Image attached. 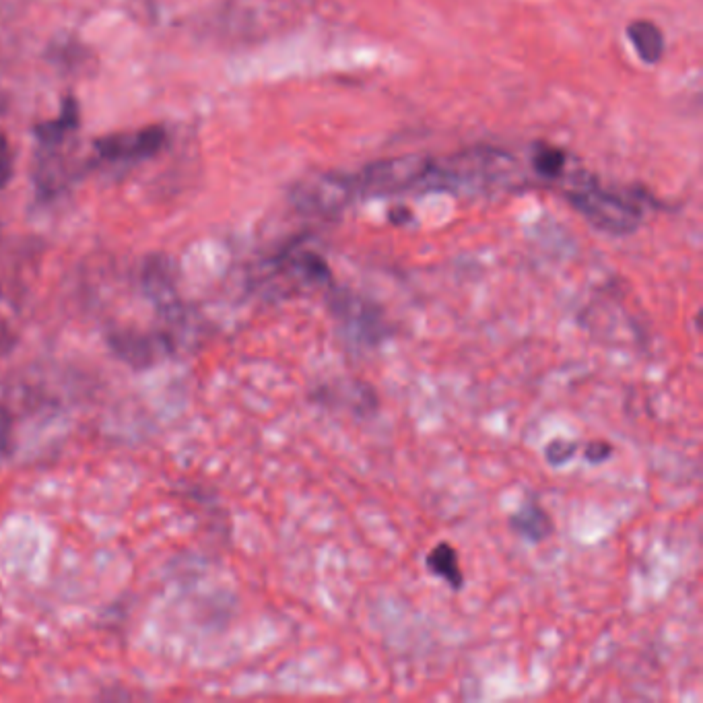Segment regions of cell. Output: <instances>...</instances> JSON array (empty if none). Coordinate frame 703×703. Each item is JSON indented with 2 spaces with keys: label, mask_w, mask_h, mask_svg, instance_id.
<instances>
[{
  "label": "cell",
  "mask_w": 703,
  "mask_h": 703,
  "mask_svg": "<svg viewBox=\"0 0 703 703\" xmlns=\"http://www.w3.org/2000/svg\"><path fill=\"white\" fill-rule=\"evenodd\" d=\"M512 170L514 159L504 151L468 149L444 161H433L423 184H431L435 190L481 192L493 184L506 182Z\"/></svg>",
  "instance_id": "1"
},
{
  "label": "cell",
  "mask_w": 703,
  "mask_h": 703,
  "mask_svg": "<svg viewBox=\"0 0 703 703\" xmlns=\"http://www.w3.org/2000/svg\"><path fill=\"white\" fill-rule=\"evenodd\" d=\"M326 301L343 343L355 351L376 349L390 337L388 320L374 301L334 285L328 289Z\"/></svg>",
  "instance_id": "2"
},
{
  "label": "cell",
  "mask_w": 703,
  "mask_h": 703,
  "mask_svg": "<svg viewBox=\"0 0 703 703\" xmlns=\"http://www.w3.org/2000/svg\"><path fill=\"white\" fill-rule=\"evenodd\" d=\"M567 200L592 227L611 236H629L642 223V211L638 207L596 184H576L567 194Z\"/></svg>",
  "instance_id": "3"
},
{
  "label": "cell",
  "mask_w": 703,
  "mask_h": 703,
  "mask_svg": "<svg viewBox=\"0 0 703 703\" xmlns=\"http://www.w3.org/2000/svg\"><path fill=\"white\" fill-rule=\"evenodd\" d=\"M431 167L433 159L427 155H398L370 163L353 180L359 196H390L421 188Z\"/></svg>",
  "instance_id": "4"
},
{
  "label": "cell",
  "mask_w": 703,
  "mask_h": 703,
  "mask_svg": "<svg viewBox=\"0 0 703 703\" xmlns=\"http://www.w3.org/2000/svg\"><path fill=\"white\" fill-rule=\"evenodd\" d=\"M355 196L359 194L353 176L328 172L299 182L291 192V203L299 213L326 217L341 213Z\"/></svg>",
  "instance_id": "5"
},
{
  "label": "cell",
  "mask_w": 703,
  "mask_h": 703,
  "mask_svg": "<svg viewBox=\"0 0 703 703\" xmlns=\"http://www.w3.org/2000/svg\"><path fill=\"white\" fill-rule=\"evenodd\" d=\"M273 279L281 283L283 291H328L332 287V273L326 260L312 252L301 248H287L279 256L273 258Z\"/></svg>",
  "instance_id": "6"
},
{
  "label": "cell",
  "mask_w": 703,
  "mask_h": 703,
  "mask_svg": "<svg viewBox=\"0 0 703 703\" xmlns=\"http://www.w3.org/2000/svg\"><path fill=\"white\" fill-rule=\"evenodd\" d=\"M165 143L163 128H145L135 137H110L97 143V151L106 159H143L155 155Z\"/></svg>",
  "instance_id": "7"
},
{
  "label": "cell",
  "mask_w": 703,
  "mask_h": 703,
  "mask_svg": "<svg viewBox=\"0 0 703 703\" xmlns=\"http://www.w3.org/2000/svg\"><path fill=\"white\" fill-rule=\"evenodd\" d=\"M508 526L522 541L530 545L545 543L555 532V522L551 514L539 504V501H528V504L520 506L508 518Z\"/></svg>",
  "instance_id": "8"
},
{
  "label": "cell",
  "mask_w": 703,
  "mask_h": 703,
  "mask_svg": "<svg viewBox=\"0 0 703 703\" xmlns=\"http://www.w3.org/2000/svg\"><path fill=\"white\" fill-rule=\"evenodd\" d=\"M110 345L122 359L137 367L151 365L155 357L167 353L165 337H153V334L139 332H116L114 337H110Z\"/></svg>",
  "instance_id": "9"
},
{
  "label": "cell",
  "mask_w": 703,
  "mask_h": 703,
  "mask_svg": "<svg viewBox=\"0 0 703 703\" xmlns=\"http://www.w3.org/2000/svg\"><path fill=\"white\" fill-rule=\"evenodd\" d=\"M425 567L433 578L444 580L452 592H460L466 584L458 551L446 541L429 549V553L425 555Z\"/></svg>",
  "instance_id": "10"
},
{
  "label": "cell",
  "mask_w": 703,
  "mask_h": 703,
  "mask_svg": "<svg viewBox=\"0 0 703 703\" xmlns=\"http://www.w3.org/2000/svg\"><path fill=\"white\" fill-rule=\"evenodd\" d=\"M627 38L633 44L635 52L646 62V64H656L662 54H664V36L658 25L646 19H638L629 23L627 27Z\"/></svg>",
  "instance_id": "11"
},
{
  "label": "cell",
  "mask_w": 703,
  "mask_h": 703,
  "mask_svg": "<svg viewBox=\"0 0 703 703\" xmlns=\"http://www.w3.org/2000/svg\"><path fill=\"white\" fill-rule=\"evenodd\" d=\"M565 153L555 149V147H549V145H537V149H534L532 153V167L537 170L543 178H559L565 170Z\"/></svg>",
  "instance_id": "12"
},
{
  "label": "cell",
  "mask_w": 703,
  "mask_h": 703,
  "mask_svg": "<svg viewBox=\"0 0 703 703\" xmlns=\"http://www.w3.org/2000/svg\"><path fill=\"white\" fill-rule=\"evenodd\" d=\"M580 444L578 442H565V440H553L547 448H545V460L549 466L553 468H561L565 466L569 460H572L578 454Z\"/></svg>",
  "instance_id": "13"
},
{
  "label": "cell",
  "mask_w": 703,
  "mask_h": 703,
  "mask_svg": "<svg viewBox=\"0 0 703 703\" xmlns=\"http://www.w3.org/2000/svg\"><path fill=\"white\" fill-rule=\"evenodd\" d=\"M613 444L605 442V440H594L586 446L584 450V458L588 464H602V462H607L611 456H613Z\"/></svg>",
  "instance_id": "14"
},
{
  "label": "cell",
  "mask_w": 703,
  "mask_h": 703,
  "mask_svg": "<svg viewBox=\"0 0 703 703\" xmlns=\"http://www.w3.org/2000/svg\"><path fill=\"white\" fill-rule=\"evenodd\" d=\"M13 176V155L7 137L0 132V188L7 186Z\"/></svg>",
  "instance_id": "15"
},
{
  "label": "cell",
  "mask_w": 703,
  "mask_h": 703,
  "mask_svg": "<svg viewBox=\"0 0 703 703\" xmlns=\"http://www.w3.org/2000/svg\"><path fill=\"white\" fill-rule=\"evenodd\" d=\"M17 343L15 332L9 328L7 322L0 320V355H7Z\"/></svg>",
  "instance_id": "16"
},
{
  "label": "cell",
  "mask_w": 703,
  "mask_h": 703,
  "mask_svg": "<svg viewBox=\"0 0 703 703\" xmlns=\"http://www.w3.org/2000/svg\"><path fill=\"white\" fill-rule=\"evenodd\" d=\"M11 442V419L5 411H0V454H5L9 450Z\"/></svg>",
  "instance_id": "17"
}]
</instances>
